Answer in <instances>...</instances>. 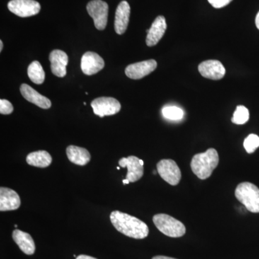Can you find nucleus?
I'll return each instance as SVG.
<instances>
[{"label":"nucleus","instance_id":"obj_1","mask_svg":"<svg viewBox=\"0 0 259 259\" xmlns=\"http://www.w3.org/2000/svg\"><path fill=\"white\" fill-rule=\"evenodd\" d=\"M110 221L117 231L130 238L144 239L149 233L146 223L127 213L113 211L110 214Z\"/></svg>","mask_w":259,"mask_h":259},{"label":"nucleus","instance_id":"obj_2","mask_svg":"<svg viewBox=\"0 0 259 259\" xmlns=\"http://www.w3.org/2000/svg\"><path fill=\"white\" fill-rule=\"evenodd\" d=\"M219 163V156L214 148H209L204 153L194 155L191 161V168L200 180H207L212 175Z\"/></svg>","mask_w":259,"mask_h":259},{"label":"nucleus","instance_id":"obj_3","mask_svg":"<svg viewBox=\"0 0 259 259\" xmlns=\"http://www.w3.org/2000/svg\"><path fill=\"white\" fill-rule=\"evenodd\" d=\"M235 195L249 212H259V189L250 182H243L237 186Z\"/></svg>","mask_w":259,"mask_h":259},{"label":"nucleus","instance_id":"obj_4","mask_svg":"<svg viewBox=\"0 0 259 259\" xmlns=\"http://www.w3.org/2000/svg\"><path fill=\"white\" fill-rule=\"evenodd\" d=\"M153 221L158 231L171 238H180L186 233L185 225L166 214H155Z\"/></svg>","mask_w":259,"mask_h":259},{"label":"nucleus","instance_id":"obj_5","mask_svg":"<svg viewBox=\"0 0 259 259\" xmlns=\"http://www.w3.org/2000/svg\"><path fill=\"white\" fill-rule=\"evenodd\" d=\"M108 10V5L102 0H93L87 5V10L93 18L97 30H103L106 28Z\"/></svg>","mask_w":259,"mask_h":259},{"label":"nucleus","instance_id":"obj_6","mask_svg":"<svg viewBox=\"0 0 259 259\" xmlns=\"http://www.w3.org/2000/svg\"><path fill=\"white\" fill-rule=\"evenodd\" d=\"M156 167L158 175L167 183L172 186H176L180 183L182 179V173L178 165L174 160H161Z\"/></svg>","mask_w":259,"mask_h":259},{"label":"nucleus","instance_id":"obj_7","mask_svg":"<svg viewBox=\"0 0 259 259\" xmlns=\"http://www.w3.org/2000/svg\"><path fill=\"white\" fill-rule=\"evenodd\" d=\"M91 106L94 113L100 117L115 115L121 109L120 102L113 97H99L92 102Z\"/></svg>","mask_w":259,"mask_h":259},{"label":"nucleus","instance_id":"obj_8","mask_svg":"<svg viewBox=\"0 0 259 259\" xmlns=\"http://www.w3.org/2000/svg\"><path fill=\"white\" fill-rule=\"evenodd\" d=\"M11 13L20 18H28L38 14L40 10V3L35 0H11L8 5Z\"/></svg>","mask_w":259,"mask_h":259},{"label":"nucleus","instance_id":"obj_9","mask_svg":"<svg viewBox=\"0 0 259 259\" xmlns=\"http://www.w3.org/2000/svg\"><path fill=\"white\" fill-rule=\"evenodd\" d=\"M157 67V62L153 59L129 65L125 69V74L132 79H140L151 74Z\"/></svg>","mask_w":259,"mask_h":259},{"label":"nucleus","instance_id":"obj_10","mask_svg":"<svg viewBox=\"0 0 259 259\" xmlns=\"http://www.w3.org/2000/svg\"><path fill=\"white\" fill-rule=\"evenodd\" d=\"M141 159L134 156H130L127 158H122L119 161L121 167L127 168V173L125 179L130 182H136L144 176V166L141 164Z\"/></svg>","mask_w":259,"mask_h":259},{"label":"nucleus","instance_id":"obj_11","mask_svg":"<svg viewBox=\"0 0 259 259\" xmlns=\"http://www.w3.org/2000/svg\"><path fill=\"white\" fill-rule=\"evenodd\" d=\"M104 66L105 61L101 56L96 53L88 51L85 53L81 58V68L84 74L91 76L97 74L103 69Z\"/></svg>","mask_w":259,"mask_h":259},{"label":"nucleus","instance_id":"obj_12","mask_svg":"<svg viewBox=\"0 0 259 259\" xmlns=\"http://www.w3.org/2000/svg\"><path fill=\"white\" fill-rule=\"evenodd\" d=\"M198 70L204 78L212 80H220L224 77L226 69L221 61L208 60L199 65Z\"/></svg>","mask_w":259,"mask_h":259},{"label":"nucleus","instance_id":"obj_13","mask_svg":"<svg viewBox=\"0 0 259 259\" xmlns=\"http://www.w3.org/2000/svg\"><path fill=\"white\" fill-rule=\"evenodd\" d=\"M21 204L20 196L15 191L7 187L0 188V211H11L18 209Z\"/></svg>","mask_w":259,"mask_h":259},{"label":"nucleus","instance_id":"obj_14","mask_svg":"<svg viewBox=\"0 0 259 259\" xmlns=\"http://www.w3.org/2000/svg\"><path fill=\"white\" fill-rule=\"evenodd\" d=\"M167 28L166 19L163 16H158L153 21L149 30H146V44L148 47L156 46L164 35Z\"/></svg>","mask_w":259,"mask_h":259},{"label":"nucleus","instance_id":"obj_15","mask_svg":"<svg viewBox=\"0 0 259 259\" xmlns=\"http://www.w3.org/2000/svg\"><path fill=\"white\" fill-rule=\"evenodd\" d=\"M51 69L53 74L58 77H64L66 75V66L68 64L67 54L64 51L54 50L49 56Z\"/></svg>","mask_w":259,"mask_h":259},{"label":"nucleus","instance_id":"obj_16","mask_svg":"<svg viewBox=\"0 0 259 259\" xmlns=\"http://www.w3.org/2000/svg\"><path fill=\"white\" fill-rule=\"evenodd\" d=\"M131 7L126 1L121 2L116 10L115 30L118 35H122L128 26Z\"/></svg>","mask_w":259,"mask_h":259},{"label":"nucleus","instance_id":"obj_17","mask_svg":"<svg viewBox=\"0 0 259 259\" xmlns=\"http://www.w3.org/2000/svg\"><path fill=\"white\" fill-rule=\"evenodd\" d=\"M20 93L25 100L31 102L34 105L42 109H49L51 107V102L47 97L42 96L40 93H37L36 90H34L31 87L23 83L20 86Z\"/></svg>","mask_w":259,"mask_h":259},{"label":"nucleus","instance_id":"obj_18","mask_svg":"<svg viewBox=\"0 0 259 259\" xmlns=\"http://www.w3.org/2000/svg\"><path fill=\"white\" fill-rule=\"evenodd\" d=\"M13 238L20 249L25 254L32 255L35 253V242L29 233L16 229L13 231Z\"/></svg>","mask_w":259,"mask_h":259},{"label":"nucleus","instance_id":"obj_19","mask_svg":"<svg viewBox=\"0 0 259 259\" xmlns=\"http://www.w3.org/2000/svg\"><path fill=\"white\" fill-rule=\"evenodd\" d=\"M66 155L71 163L79 166H85L91 159V155L84 148L69 146L66 148Z\"/></svg>","mask_w":259,"mask_h":259},{"label":"nucleus","instance_id":"obj_20","mask_svg":"<svg viewBox=\"0 0 259 259\" xmlns=\"http://www.w3.org/2000/svg\"><path fill=\"white\" fill-rule=\"evenodd\" d=\"M27 163L30 166L38 168H47L50 166L52 157L50 153L46 151H37L29 153L26 158Z\"/></svg>","mask_w":259,"mask_h":259},{"label":"nucleus","instance_id":"obj_21","mask_svg":"<svg viewBox=\"0 0 259 259\" xmlns=\"http://www.w3.org/2000/svg\"><path fill=\"white\" fill-rule=\"evenodd\" d=\"M28 75L32 82L36 84H41L45 81V71L37 61H33L29 65Z\"/></svg>","mask_w":259,"mask_h":259},{"label":"nucleus","instance_id":"obj_22","mask_svg":"<svg viewBox=\"0 0 259 259\" xmlns=\"http://www.w3.org/2000/svg\"><path fill=\"white\" fill-rule=\"evenodd\" d=\"M249 120V111L243 105L237 106L236 111L233 113L232 122L236 125H243Z\"/></svg>","mask_w":259,"mask_h":259},{"label":"nucleus","instance_id":"obj_23","mask_svg":"<svg viewBox=\"0 0 259 259\" xmlns=\"http://www.w3.org/2000/svg\"><path fill=\"white\" fill-rule=\"evenodd\" d=\"M162 113H163V117L171 120H181L184 117L183 110L176 106L163 107Z\"/></svg>","mask_w":259,"mask_h":259},{"label":"nucleus","instance_id":"obj_24","mask_svg":"<svg viewBox=\"0 0 259 259\" xmlns=\"http://www.w3.org/2000/svg\"><path fill=\"white\" fill-rule=\"evenodd\" d=\"M243 146L248 153L254 152L259 147V137L257 135L250 134L245 139Z\"/></svg>","mask_w":259,"mask_h":259},{"label":"nucleus","instance_id":"obj_25","mask_svg":"<svg viewBox=\"0 0 259 259\" xmlns=\"http://www.w3.org/2000/svg\"><path fill=\"white\" fill-rule=\"evenodd\" d=\"M14 110L11 102L7 100L2 99L0 100V113L2 115H10Z\"/></svg>","mask_w":259,"mask_h":259},{"label":"nucleus","instance_id":"obj_26","mask_svg":"<svg viewBox=\"0 0 259 259\" xmlns=\"http://www.w3.org/2000/svg\"><path fill=\"white\" fill-rule=\"evenodd\" d=\"M233 0H208L209 4L212 5L213 8H224L231 3Z\"/></svg>","mask_w":259,"mask_h":259},{"label":"nucleus","instance_id":"obj_27","mask_svg":"<svg viewBox=\"0 0 259 259\" xmlns=\"http://www.w3.org/2000/svg\"><path fill=\"white\" fill-rule=\"evenodd\" d=\"M76 259H97L94 258V257L90 256V255H78V257H76Z\"/></svg>","mask_w":259,"mask_h":259},{"label":"nucleus","instance_id":"obj_28","mask_svg":"<svg viewBox=\"0 0 259 259\" xmlns=\"http://www.w3.org/2000/svg\"><path fill=\"white\" fill-rule=\"evenodd\" d=\"M152 259H177L171 258V257L164 256V255H156V256L153 257Z\"/></svg>","mask_w":259,"mask_h":259},{"label":"nucleus","instance_id":"obj_29","mask_svg":"<svg viewBox=\"0 0 259 259\" xmlns=\"http://www.w3.org/2000/svg\"><path fill=\"white\" fill-rule=\"evenodd\" d=\"M255 25H256L257 28L259 30V12L255 17Z\"/></svg>","mask_w":259,"mask_h":259},{"label":"nucleus","instance_id":"obj_30","mask_svg":"<svg viewBox=\"0 0 259 259\" xmlns=\"http://www.w3.org/2000/svg\"><path fill=\"white\" fill-rule=\"evenodd\" d=\"M3 49V42L2 40H0V52H2Z\"/></svg>","mask_w":259,"mask_h":259},{"label":"nucleus","instance_id":"obj_31","mask_svg":"<svg viewBox=\"0 0 259 259\" xmlns=\"http://www.w3.org/2000/svg\"><path fill=\"white\" fill-rule=\"evenodd\" d=\"M122 182H123V184H125V185H127V184H129L130 183V182L128 180H123V181H122Z\"/></svg>","mask_w":259,"mask_h":259},{"label":"nucleus","instance_id":"obj_32","mask_svg":"<svg viewBox=\"0 0 259 259\" xmlns=\"http://www.w3.org/2000/svg\"><path fill=\"white\" fill-rule=\"evenodd\" d=\"M140 162H141V164H142L143 166H144V161H143V160H141Z\"/></svg>","mask_w":259,"mask_h":259},{"label":"nucleus","instance_id":"obj_33","mask_svg":"<svg viewBox=\"0 0 259 259\" xmlns=\"http://www.w3.org/2000/svg\"><path fill=\"white\" fill-rule=\"evenodd\" d=\"M117 170H120V167H117Z\"/></svg>","mask_w":259,"mask_h":259}]
</instances>
